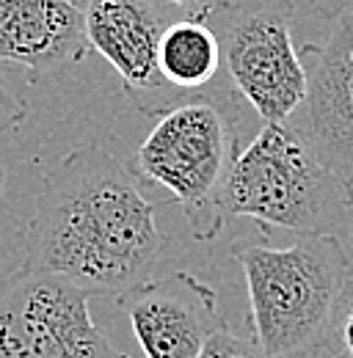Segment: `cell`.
<instances>
[{
  "mask_svg": "<svg viewBox=\"0 0 353 358\" xmlns=\"http://www.w3.org/2000/svg\"><path fill=\"white\" fill-rule=\"evenodd\" d=\"M323 353H328L331 358H353V275L334 309Z\"/></svg>",
  "mask_w": 353,
  "mask_h": 358,
  "instance_id": "12",
  "label": "cell"
},
{
  "mask_svg": "<svg viewBox=\"0 0 353 358\" xmlns=\"http://www.w3.org/2000/svg\"><path fill=\"white\" fill-rule=\"evenodd\" d=\"M199 358H273L268 356L263 348L257 345L254 336H240L235 331H229L226 325L219 328L210 342L205 345L202 356Z\"/></svg>",
  "mask_w": 353,
  "mask_h": 358,
  "instance_id": "13",
  "label": "cell"
},
{
  "mask_svg": "<svg viewBox=\"0 0 353 358\" xmlns=\"http://www.w3.org/2000/svg\"><path fill=\"white\" fill-rule=\"evenodd\" d=\"M351 240H353V215H351Z\"/></svg>",
  "mask_w": 353,
  "mask_h": 358,
  "instance_id": "18",
  "label": "cell"
},
{
  "mask_svg": "<svg viewBox=\"0 0 353 358\" xmlns=\"http://www.w3.org/2000/svg\"><path fill=\"white\" fill-rule=\"evenodd\" d=\"M64 275L22 265L0 278V358H127Z\"/></svg>",
  "mask_w": 353,
  "mask_h": 358,
  "instance_id": "6",
  "label": "cell"
},
{
  "mask_svg": "<svg viewBox=\"0 0 353 358\" xmlns=\"http://www.w3.org/2000/svg\"><path fill=\"white\" fill-rule=\"evenodd\" d=\"M25 248L28 268L64 275L94 298H122L149 281L166 237L130 169L81 146L44 174Z\"/></svg>",
  "mask_w": 353,
  "mask_h": 358,
  "instance_id": "1",
  "label": "cell"
},
{
  "mask_svg": "<svg viewBox=\"0 0 353 358\" xmlns=\"http://www.w3.org/2000/svg\"><path fill=\"white\" fill-rule=\"evenodd\" d=\"M28 116V108L22 102V96L14 91L8 75H6V64L0 61V130H11L20 127Z\"/></svg>",
  "mask_w": 353,
  "mask_h": 358,
  "instance_id": "14",
  "label": "cell"
},
{
  "mask_svg": "<svg viewBox=\"0 0 353 358\" xmlns=\"http://www.w3.org/2000/svg\"><path fill=\"white\" fill-rule=\"evenodd\" d=\"M158 64L163 80L179 96H193L223 83V52L207 20H172L160 36Z\"/></svg>",
  "mask_w": 353,
  "mask_h": 358,
  "instance_id": "11",
  "label": "cell"
},
{
  "mask_svg": "<svg viewBox=\"0 0 353 358\" xmlns=\"http://www.w3.org/2000/svg\"><path fill=\"white\" fill-rule=\"evenodd\" d=\"M3 187H6V166L0 160V196H3Z\"/></svg>",
  "mask_w": 353,
  "mask_h": 358,
  "instance_id": "17",
  "label": "cell"
},
{
  "mask_svg": "<svg viewBox=\"0 0 353 358\" xmlns=\"http://www.w3.org/2000/svg\"><path fill=\"white\" fill-rule=\"evenodd\" d=\"M293 14V0H216L207 17L229 83L263 124H284L307 94Z\"/></svg>",
  "mask_w": 353,
  "mask_h": 358,
  "instance_id": "5",
  "label": "cell"
},
{
  "mask_svg": "<svg viewBox=\"0 0 353 358\" xmlns=\"http://www.w3.org/2000/svg\"><path fill=\"white\" fill-rule=\"evenodd\" d=\"M301 61L307 94L284 124L353 187V11L337 17L323 42L301 47Z\"/></svg>",
  "mask_w": 353,
  "mask_h": 358,
  "instance_id": "7",
  "label": "cell"
},
{
  "mask_svg": "<svg viewBox=\"0 0 353 358\" xmlns=\"http://www.w3.org/2000/svg\"><path fill=\"white\" fill-rule=\"evenodd\" d=\"M246 108L226 78L169 108L135 152V174L172 193L196 240L219 237L226 224L221 196L246 149Z\"/></svg>",
  "mask_w": 353,
  "mask_h": 358,
  "instance_id": "3",
  "label": "cell"
},
{
  "mask_svg": "<svg viewBox=\"0 0 353 358\" xmlns=\"http://www.w3.org/2000/svg\"><path fill=\"white\" fill-rule=\"evenodd\" d=\"M312 3V8L320 14V17H326V20H337V17H342V14H348L353 11V0H309Z\"/></svg>",
  "mask_w": 353,
  "mask_h": 358,
  "instance_id": "16",
  "label": "cell"
},
{
  "mask_svg": "<svg viewBox=\"0 0 353 358\" xmlns=\"http://www.w3.org/2000/svg\"><path fill=\"white\" fill-rule=\"evenodd\" d=\"M119 301L146 358H199L226 325L216 289L185 270L149 278Z\"/></svg>",
  "mask_w": 353,
  "mask_h": 358,
  "instance_id": "9",
  "label": "cell"
},
{
  "mask_svg": "<svg viewBox=\"0 0 353 358\" xmlns=\"http://www.w3.org/2000/svg\"><path fill=\"white\" fill-rule=\"evenodd\" d=\"M232 257L246 275L251 331L265 353L273 358L323 353L334 309L353 275L342 237L298 234L282 248L235 243Z\"/></svg>",
  "mask_w": 353,
  "mask_h": 358,
  "instance_id": "2",
  "label": "cell"
},
{
  "mask_svg": "<svg viewBox=\"0 0 353 358\" xmlns=\"http://www.w3.org/2000/svg\"><path fill=\"white\" fill-rule=\"evenodd\" d=\"M81 8L91 50L116 69L141 113L163 116L185 99L160 75V36L174 17L158 0H81Z\"/></svg>",
  "mask_w": 353,
  "mask_h": 358,
  "instance_id": "8",
  "label": "cell"
},
{
  "mask_svg": "<svg viewBox=\"0 0 353 358\" xmlns=\"http://www.w3.org/2000/svg\"><path fill=\"white\" fill-rule=\"evenodd\" d=\"M174 20H207L216 0H158Z\"/></svg>",
  "mask_w": 353,
  "mask_h": 358,
  "instance_id": "15",
  "label": "cell"
},
{
  "mask_svg": "<svg viewBox=\"0 0 353 358\" xmlns=\"http://www.w3.org/2000/svg\"><path fill=\"white\" fill-rule=\"evenodd\" d=\"M223 218H254L296 234H351L353 187L326 169L287 124H263L221 196Z\"/></svg>",
  "mask_w": 353,
  "mask_h": 358,
  "instance_id": "4",
  "label": "cell"
},
{
  "mask_svg": "<svg viewBox=\"0 0 353 358\" xmlns=\"http://www.w3.org/2000/svg\"><path fill=\"white\" fill-rule=\"evenodd\" d=\"M81 0H0V61L55 72L88 55Z\"/></svg>",
  "mask_w": 353,
  "mask_h": 358,
  "instance_id": "10",
  "label": "cell"
}]
</instances>
